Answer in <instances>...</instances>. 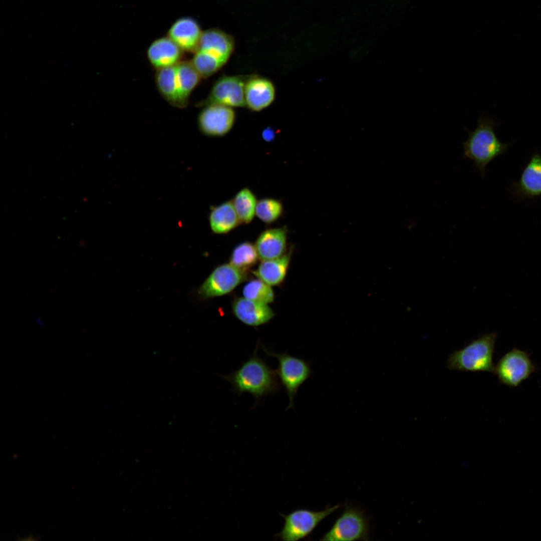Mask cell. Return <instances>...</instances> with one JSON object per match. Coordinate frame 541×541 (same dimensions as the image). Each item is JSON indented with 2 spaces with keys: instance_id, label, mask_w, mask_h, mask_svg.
Returning <instances> with one entry per match:
<instances>
[{
  "instance_id": "obj_5",
  "label": "cell",
  "mask_w": 541,
  "mask_h": 541,
  "mask_svg": "<svg viewBox=\"0 0 541 541\" xmlns=\"http://www.w3.org/2000/svg\"><path fill=\"white\" fill-rule=\"evenodd\" d=\"M157 88L163 98L172 106L183 108L196 88L193 74L181 64L157 70L155 74Z\"/></svg>"
},
{
  "instance_id": "obj_21",
  "label": "cell",
  "mask_w": 541,
  "mask_h": 541,
  "mask_svg": "<svg viewBox=\"0 0 541 541\" xmlns=\"http://www.w3.org/2000/svg\"><path fill=\"white\" fill-rule=\"evenodd\" d=\"M257 201L254 193L247 187L235 195L231 201L240 224H249L253 220Z\"/></svg>"
},
{
  "instance_id": "obj_2",
  "label": "cell",
  "mask_w": 541,
  "mask_h": 541,
  "mask_svg": "<svg viewBox=\"0 0 541 541\" xmlns=\"http://www.w3.org/2000/svg\"><path fill=\"white\" fill-rule=\"evenodd\" d=\"M496 126V121L482 115L478 118L473 131L466 130L468 136L462 143L463 157L473 161L482 177L485 175L487 165L505 153L510 144L502 143L498 139L494 132Z\"/></svg>"
},
{
  "instance_id": "obj_8",
  "label": "cell",
  "mask_w": 541,
  "mask_h": 541,
  "mask_svg": "<svg viewBox=\"0 0 541 541\" xmlns=\"http://www.w3.org/2000/svg\"><path fill=\"white\" fill-rule=\"evenodd\" d=\"M536 370L528 354L513 348L504 354L494 367V372L499 382L515 387L527 379Z\"/></svg>"
},
{
  "instance_id": "obj_20",
  "label": "cell",
  "mask_w": 541,
  "mask_h": 541,
  "mask_svg": "<svg viewBox=\"0 0 541 541\" xmlns=\"http://www.w3.org/2000/svg\"><path fill=\"white\" fill-rule=\"evenodd\" d=\"M208 219L212 231L219 234L227 233L240 224L231 200L212 206Z\"/></svg>"
},
{
  "instance_id": "obj_14",
  "label": "cell",
  "mask_w": 541,
  "mask_h": 541,
  "mask_svg": "<svg viewBox=\"0 0 541 541\" xmlns=\"http://www.w3.org/2000/svg\"><path fill=\"white\" fill-rule=\"evenodd\" d=\"M513 194L519 199L541 196V155L533 154L518 181L511 187Z\"/></svg>"
},
{
  "instance_id": "obj_1",
  "label": "cell",
  "mask_w": 541,
  "mask_h": 541,
  "mask_svg": "<svg viewBox=\"0 0 541 541\" xmlns=\"http://www.w3.org/2000/svg\"><path fill=\"white\" fill-rule=\"evenodd\" d=\"M257 349V346L253 354L238 369L228 375H220L239 396L245 393L251 394L255 404L262 397L277 393L281 388L276 371L258 356Z\"/></svg>"
},
{
  "instance_id": "obj_15",
  "label": "cell",
  "mask_w": 541,
  "mask_h": 541,
  "mask_svg": "<svg viewBox=\"0 0 541 541\" xmlns=\"http://www.w3.org/2000/svg\"><path fill=\"white\" fill-rule=\"evenodd\" d=\"M288 230L286 227L268 228L261 232L254 244L258 257L264 260L279 258L286 252Z\"/></svg>"
},
{
  "instance_id": "obj_25",
  "label": "cell",
  "mask_w": 541,
  "mask_h": 541,
  "mask_svg": "<svg viewBox=\"0 0 541 541\" xmlns=\"http://www.w3.org/2000/svg\"><path fill=\"white\" fill-rule=\"evenodd\" d=\"M275 137V133L273 129L266 128L262 132V137L265 141H270L273 140Z\"/></svg>"
},
{
  "instance_id": "obj_6",
  "label": "cell",
  "mask_w": 541,
  "mask_h": 541,
  "mask_svg": "<svg viewBox=\"0 0 541 541\" xmlns=\"http://www.w3.org/2000/svg\"><path fill=\"white\" fill-rule=\"evenodd\" d=\"M262 348L266 355L278 360V367L276 372L289 400L286 410L293 408L294 398L299 388L312 375L311 362L291 356L286 352L277 353L267 350L264 346Z\"/></svg>"
},
{
  "instance_id": "obj_19",
  "label": "cell",
  "mask_w": 541,
  "mask_h": 541,
  "mask_svg": "<svg viewBox=\"0 0 541 541\" xmlns=\"http://www.w3.org/2000/svg\"><path fill=\"white\" fill-rule=\"evenodd\" d=\"M292 251L272 259L262 260L253 274L270 286L280 285L284 280L291 258Z\"/></svg>"
},
{
  "instance_id": "obj_13",
  "label": "cell",
  "mask_w": 541,
  "mask_h": 541,
  "mask_svg": "<svg viewBox=\"0 0 541 541\" xmlns=\"http://www.w3.org/2000/svg\"><path fill=\"white\" fill-rule=\"evenodd\" d=\"M276 88L269 79L260 76H250L245 85V107L259 112L267 108L274 102Z\"/></svg>"
},
{
  "instance_id": "obj_17",
  "label": "cell",
  "mask_w": 541,
  "mask_h": 541,
  "mask_svg": "<svg viewBox=\"0 0 541 541\" xmlns=\"http://www.w3.org/2000/svg\"><path fill=\"white\" fill-rule=\"evenodd\" d=\"M234 315L245 324L258 326L267 323L275 316L267 304L256 302L245 298H236L232 303Z\"/></svg>"
},
{
  "instance_id": "obj_23",
  "label": "cell",
  "mask_w": 541,
  "mask_h": 541,
  "mask_svg": "<svg viewBox=\"0 0 541 541\" xmlns=\"http://www.w3.org/2000/svg\"><path fill=\"white\" fill-rule=\"evenodd\" d=\"M244 298L265 304L273 302L275 294L271 286L260 279H254L247 282L243 287Z\"/></svg>"
},
{
  "instance_id": "obj_3",
  "label": "cell",
  "mask_w": 541,
  "mask_h": 541,
  "mask_svg": "<svg viewBox=\"0 0 541 541\" xmlns=\"http://www.w3.org/2000/svg\"><path fill=\"white\" fill-rule=\"evenodd\" d=\"M234 48L231 36L218 30H207L202 32L190 61L202 78H208L227 63Z\"/></svg>"
},
{
  "instance_id": "obj_18",
  "label": "cell",
  "mask_w": 541,
  "mask_h": 541,
  "mask_svg": "<svg viewBox=\"0 0 541 541\" xmlns=\"http://www.w3.org/2000/svg\"><path fill=\"white\" fill-rule=\"evenodd\" d=\"M182 51L169 37H162L150 45L147 56L152 66L159 70L174 66L180 62Z\"/></svg>"
},
{
  "instance_id": "obj_4",
  "label": "cell",
  "mask_w": 541,
  "mask_h": 541,
  "mask_svg": "<svg viewBox=\"0 0 541 541\" xmlns=\"http://www.w3.org/2000/svg\"><path fill=\"white\" fill-rule=\"evenodd\" d=\"M496 335H484L450 354L447 366L451 370L494 372L493 355Z\"/></svg>"
},
{
  "instance_id": "obj_9",
  "label": "cell",
  "mask_w": 541,
  "mask_h": 541,
  "mask_svg": "<svg viewBox=\"0 0 541 541\" xmlns=\"http://www.w3.org/2000/svg\"><path fill=\"white\" fill-rule=\"evenodd\" d=\"M368 539V521L361 510L354 507L347 508L321 539L330 541Z\"/></svg>"
},
{
  "instance_id": "obj_22",
  "label": "cell",
  "mask_w": 541,
  "mask_h": 541,
  "mask_svg": "<svg viewBox=\"0 0 541 541\" xmlns=\"http://www.w3.org/2000/svg\"><path fill=\"white\" fill-rule=\"evenodd\" d=\"M258 258L255 245L250 242L244 241L237 244L232 250L230 263L245 272L256 263Z\"/></svg>"
},
{
  "instance_id": "obj_10",
  "label": "cell",
  "mask_w": 541,
  "mask_h": 541,
  "mask_svg": "<svg viewBox=\"0 0 541 541\" xmlns=\"http://www.w3.org/2000/svg\"><path fill=\"white\" fill-rule=\"evenodd\" d=\"M248 77L236 75L220 77L213 85L206 98L199 105L204 107L218 104L233 108L245 107L244 88Z\"/></svg>"
},
{
  "instance_id": "obj_24",
  "label": "cell",
  "mask_w": 541,
  "mask_h": 541,
  "mask_svg": "<svg viewBox=\"0 0 541 541\" xmlns=\"http://www.w3.org/2000/svg\"><path fill=\"white\" fill-rule=\"evenodd\" d=\"M282 202L273 198H263L257 201L255 215L263 222L270 224L276 221L283 213Z\"/></svg>"
},
{
  "instance_id": "obj_7",
  "label": "cell",
  "mask_w": 541,
  "mask_h": 541,
  "mask_svg": "<svg viewBox=\"0 0 541 541\" xmlns=\"http://www.w3.org/2000/svg\"><path fill=\"white\" fill-rule=\"evenodd\" d=\"M339 505L314 511L298 509L288 514H281L284 519L282 530L276 537L283 541H297L309 535L325 518L335 512Z\"/></svg>"
},
{
  "instance_id": "obj_12",
  "label": "cell",
  "mask_w": 541,
  "mask_h": 541,
  "mask_svg": "<svg viewBox=\"0 0 541 541\" xmlns=\"http://www.w3.org/2000/svg\"><path fill=\"white\" fill-rule=\"evenodd\" d=\"M233 108L218 104L204 106L197 117V125L204 135L221 137L232 129L235 121Z\"/></svg>"
},
{
  "instance_id": "obj_11",
  "label": "cell",
  "mask_w": 541,
  "mask_h": 541,
  "mask_svg": "<svg viewBox=\"0 0 541 541\" xmlns=\"http://www.w3.org/2000/svg\"><path fill=\"white\" fill-rule=\"evenodd\" d=\"M245 272L230 263H224L215 267L198 289V295L203 299L220 297L233 290L245 279Z\"/></svg>"
},
{
  "instance_id": "obj_16",
  "label": "cell",
  "mask_w": 541,
  "mask_h": 541,
  "mask_svg": "<svg viewBox=\"0 0 541 541\" xmlns=\"http://www.w3.org/2000/svg\"><path fill=\"white\" fill-rule=\"evenodd\" d=\"M202 34L198 24L194 19L183 17L172 24L168 31V37L182 51L194 52Z\"/></svg>"
}]
</instances>
